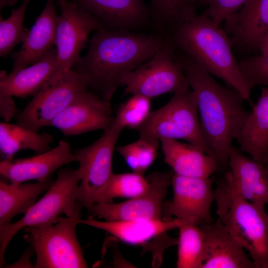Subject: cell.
Here are the masks:
<instances>
[{"label": "cell", "mask_w": 268, "mask_h": 268, "mask_svg": "<svg viewBox=\"0 0 268 268\" xmlns=\"http://www.w3.org/2000/svg\"><path fill=\"white\" fill-rule=\"evenodd\" d=\"M239 67L251 89L258 85L268 87V52L242 60Z\"/></svg>", "instance_id": "33"}, {"label": "cell", "mask_w": 268, "mask_h": 268, "mask_svg": "<svg viewBox=\"0 0 268 268\" xmlns=\"http://www.w3.org/2000/svg\"><path fill=\"white\" fill-rule=\"evenodd\" d=\"M261 54L268 52V31L262 39L259 47Z\"/></svg>", "instance_id": "37"}, {"label": "cell", "mask_w": 268, "mask_h": 268, "mask_svg": "<svg viewBox=\"0 0 268 268\" xmlns=\"http://www.w3.org/2000/svg\"><path fill=\"white\" fill-rule=\"evenodd\" d=\"M160 144L165 162L174 174L189 177L208 178L218 170L214 156L190 143L162 139Z\"/></svg>", "instance_id": "23"}, {"label": "cell", "mask_w": 268, "mask_h": 268, "mask_svg": "<svg viewBox=\"0 0 268 268\" xmlns=\"http://www.w3.org/2000/svg\"><path fill=\"white\" fill-rule=\"evenodd\" d=\"M224 22L233 48L243 52L259 49L268 31V0H247Z\"/></svg>", "instance_id": "17"}, {"label": "cell", "mask_w": 268, "mask_h": 268, "mask_svg": "<svg viewBox=\"0 0 268 268\" xmlns=\"http://www.w3.org/2000/svg\"><path fill=\"white\" fill-rule=\"evenodd\" d=\"M79 73L70 69L47 82L16 117V124L38 132L51 122L80 94L88 90Z\"/></svg>", "instance_id": "10"}, {"label": "cell", "mask_w": 268, "mask_h": 268, "mask_svg": "<svg viewBox=\"0 0 268 268\" xmlns=\"http://www.w3.org/2000/svg\"><path fill=\"white\" fill-rule=\"evenodd\" d=\"M160 141L139 137L132 143L116 147L133 172L144 175L155 161Z\"/></svg>", "instance_id": "30"}, {"label": "cell", "mask_w": 268, "mask_h": 268, "mask_svg": "<svg viewBox=\"0 0 268 268\" xmlns=\"http://www.w3.org/2000/svg\"><path fill=\"white\" fill-rule=\"evenodd\" d=\"M34 252L33 248L30 247L29 249H27L21 258L18 261L15 262L11 265H9V267L10 268H34V265H32L30 261L31 256Z\"/></svg>", "instance_id": "36"}, {"label": "cell", "mask_w": 268, "mask_h": 268, "mask_svg": "<svg viewBox=\"0 0 268 268\" xmlns=\"http://www.w3.org/2000/svg\"><path fill=\"white\" fill-rule=\"evenodd\" d=\"M17 0H0V9L7 6H12L17 1Z\"/></svg>", "instance_id": "38"}, {"label": "cell", "mask_w": 268, "mask_h": 268, "mask_svg": "<svg viewBox=\"0 0 268 268\" xmlns=\"http://www.w3.org/2000/svg\"><path fill=\"white\" fill-rule=\"evenodd\" d=\"M149 187V182L144 175L134 172L114 173L95 203H111L116 198H133L144 194Z\"/></svg>", "instance_id": "29"}, {"label": "cell", "mask_w": 268, "mask_h": 268, "mask_svg": "<svg viewBox=\"0 0 268 268\" xmlns=\"http://www.w3.org/2000/svg\"><path fill=\"white\" fill-rule=\"evenodd\" d=\"M55 3L56 0H46L42 12L31 29L26 31L20 49L10 54L13 61L11 73L38 62L55 46L59 18Z\"/></svg>", "instance_id": "19"}, {"label": "cell", "mask_w": 268, "mask_h": 268, "mask_svg": "<svg viewBox=\"0 0 268 268\" xmlns=\"http://www.w3.org/2000/svg\"><path fill=\"white\" fill-rule=\"evenodd\" d=\"M175 49L226 82L250 102L251 89L232 53L230 37L203 13L172 26L165 34Z\"/></svg>", "instance_id": "3"}, {"label": "cell", "mask_w": 268, "mask_h": 268, "mask_svg": "<svg viewBox=\"0 0 268 268\" xmlns=\"http://www.w3.org/2000/svg\"><path fill=\"white\" fill-rule=\"evenodd\" d=\"M266 165V167L267 170H268V164H266V165Z\"/></svg>", "instance_id": "39"}, {"label": "cell", "mask_w": 268, "mask_h": 268, "mask_svg": "<svg viewBox=\"0 0 268 268\" xmlns=\"http://www.w3.org/2000/svg\"><path fill=\"white\" fill-rule=\"evenodd\" d=\"M235 139L243 153L268 164V87L263 86L257 103Z\"/></svg>", "instance_id": "24"}, {"label": "cell", "mask_w": 268, "mask_h": 268, "mask_svg": "<svg viewBox=\"0 0 268 268\" xmlns=\"http://www.w3.org/2000/svg\"><path fill=\"white\" fill-rule=\"evenodd\" d=\"M247 0H187L188 4L194 6H205L204 14L215 23L220 24L237 11Z\"/></svg>", "instance_id": "34"}, {"label": "cell", "mask_w": 268, "mask_h": 268, "mask_svg": "<svg viewBox=\"0 0 268 268\" xmlns=\"http://www.w3.org/2000/svg\"><path fill=\"white\" fill-rule=\"evenodd\" d=\"M107 29L140 31L151 23L149 6L143 0H69Z\"/></svg>", "instance_id": "15"}, {"label": "cell", "mask_w": 268, "mask_h": 268, "mask_svg": "<svg viewBox=\"0 0 268 268\" xmlns=\"http://www.w3.org/2000/svg\"><path fill=\"white\" fill-rule=\"evenodd\" d=\"M74 162L77 158L70 144L62 140L55 147L35 156L2 160L0 174L14 185L33 180L41 182L59 168Z\"/></svg>", "instance_id": "16"}, {"label": "cell", "mask_w": 268, "mask_h": 268, "mask_svg": "<svg viewBox=\"0 0 268 268\" xmlns=\"http://www.w3.org/2000/svg\"><path fill=\"white\" fill-rule=\"evenodd\" d=\"M176 53L197 97L204 142L217 160L218 170H226L233 140L250 114L244 106L245 99L234 89L218 83L188 56L178 50Z\"/></svg>", "instance_id": "2"}, {"label": "cell", "mask_w": 268, "mask_h": 268, "mask_svg": "<svg viewBox=\"0 0 268 268\" xmlns=\"http://www.w3.org/2000/svg\"><path fill=\"white\" fill-rule=\"evenodd\" d=\"M51 175L43 181L14 185L0 181V225L11 222L16 215L25 214L38 197L51 186Z\"/></svg>", "instance_id": "25"}, {"label": "cell", "mask_w": 268, "mask_h": 268, "mask_svg": "<svg viewBox=\"0 0 268 268\" xmlns=\"http://www.w3.org/2000/svg\"><path fill=\"white\" fill-rule=\"evenodd\" d=\"M53 136L46 133L39 134L9 122L0 123V152L4 159L13 158L14 154L23 150H31L37 154L52 148Z\"/></svg>", "instance_id": "26"}, {"label": "cell", "mask_w": 268, "mask_h": 268, "mask_svg": "<svg viewBox=\"0 0 268 268\" xmlns=\"http://www.w3.org/2000/svg\"><path fill=\"white\" fill-rule=\"evenodd\" d=\"M111 103L90 90L73 100L51 123L66 136L105 130L113 123Z\"/></svg>", "instance_id": "14"}, {"label": "cell", "mask_w": 268, "mask_h": 268, "mask_svg": "<svg viewBox=\"0 0 268 268\" xmlns=\"http://www.w3.org/2000/svg\"><path fill=\"white\" fill-rule=\"evenodd\" d=\"M177 268H201L204 237L200 225L188 222L179 228Z\"/></svg>", "instance_id": "27"}, {"label": "cell", "mask_w": 268, "mask_h": 268, "mask_svg": "<svg viewBox=\"0 0 268 268\" xmlns=\"http://www.w3.org/2000/svg\"><path fill=\"white\" fill-rule=\"evenodd\" d=\"M120 86L125 95L139 94L151 99L190 87L175 48L166 36L148 60L122 76Z\"/></svg>", "instance_id": "8"}, {"label": "cell", "mask_w": 268, "mask_h": 268, "mask_svg": "<svg viewBox=\"0 0 268 268\" xmlns=\"http://www.w3.org/2000/svg\"><path fill=\"white\" fill-rule=\"evenodd\" d=\"M165 35L127 30H96L88 51L71 69L82 75L89 90L108 101L122 76L148 60L164 44Z\"/></svg>", "instance_id": "1"}, {"label": "cell", "mask_w": 268, "mask_h": 268, "mask_svg": "<svg viewBox=\"0 0 268 268\" xmlns=\"http://www.w3.org/2000/svg\"><path fill=\"white\" fill-rule=\"evenodd\" d=\"M199 114L194 92L190 87L180 90L165 105L151 111L137 130L139 137L159 141L183 139L212 155L201 134Z\"/></svg>", "instance_id": "6"}, {"label": "cell", "mask_w": 268, "mask_h": 268, "mask_svg": "<svg viewBox=\"0 0 268 268\" xmlns=\"http://www.w3.org/2000/svg\"><path fill=\"white\" fill-rule=\"evenodd\" d=\"M174 174L172 170L152 172L146 177L149 187L144 194L119 203H95L90 218L106 221L148 220L162 219V208Z\"/></svg>", "instance_id": "12"}, {"label": "cell", "mask_w": 268, "mask_h": 268, "mask_svg": "<svg viewBox=\"0 0 268 268\" xmlns=\"http://www.w3.org/2000/svg\"><path fill=\"white\" fill-rule=\"evenodd\" d=\"M31 0H23L17 8H13L6 19L0 16V56H7L16 45L22 43L26 31L23 21L27 7Z\"/></svg>", "instance_id": "31"}, {"label": "cell", "mask_w": 268, "mask_h": 268, "mask_svg": "<svg viewBox=\"0 0 268 268\" xmlns=\"http://www.w3.org/2000/svg\"><path fill=\"white\" fill-rule=\"evenodd\" d=\"M213 179L180 176L174 174L171 185L172 200L163 203L162 219L173 216L201 225L213 221L211 207L214 201Z\"/></svg>", "instance_id": "13"}, {"label": "cell", "mask_w": 268, "mask_h": 268, "mask_svg": "<svg viewBox=\"0 0 268 268\" xmlns=\"http://www.w3.org/2000/svg\"><path fill=\"white\" fill-rule=\"evenodd\" d=\"M123 130L114 120L96 141L87 146L73 150L82 171V177L76 189V200L89 213L114 174L113 153Z\"/></svg>", "instance_id": "9"}, {"label": "cell", "mask_w": 268, "mask_h": 268, "mask_svg": "<svg viewBox=\"0 0 268 268\" xmlns=\"http://www.w3.org/2000/svg\"><path fill=\"white\" fill-rule=\"evenodd\" d=\"M151 98L134 94L119 107L114 121L123 129L137 130L145 122L151 110Z\"/></svg>", "instance_id": "32"}, {"label": "cell", "mask_w": 268, "mask_h": 268, "mask_svg": "<svg viewBox=\"0 0 268 268\" xmlns=\"http://www.w3.org/2000/svg\"><path fill=\"white\" fill-rule=\"evenodd\" d=\"M151 23L157 32L165 34L173 25L196 13L187 0H150Z\"/></svg>", "instance_id": "28"}, {"label": "cell", "mask_w": 268, "mask_h": 268, "mask_svg": "<svg viewBox=\"0 0 268 268\" xmlns=\"http://www.w3.org/2000/svg\"><path fill=\"white\" fill-rule=\"evenodd\" d=\"M77 221L62 217L55 223L23 229L24 239L36 255L35 268L88 267L76 234Z\"/></svg>", "instance_id": "7"}, {"label": "cell", "mask_w": 268, "mask_h": 268, "mask_svg": "<svg viewBox=\"0 0 268 268\" xmlns=\"http://www.w3.org/2000/svg\"><path fill=\"white\" fill-rule=\"evenodd\" d=\"M200 226L204 237L201 268H256L244 248L218 218Z\"/></svg>", "instance_id": "18"}, {"label": "cell", "mask_w": 268, "mask_h": 268, "mask_svg": "<svg viewBox=\"0 0 268 268\" xmlns=\"http://www.w3.org/2000/svg\"><path fill=\"white\" fill-rule=\"evenodd\" d=\"M82 171L64 168L57 172V178L46 194L36 202L17 221L0 225V267L5 264L4 254L13 237L21 229L29 226L58 221L60 215L76 219H81L82 205L76 200L77 186L82 178Z\"/></svg>", "instance_id": "5"}, {"label": "cell", "mask_w": 268, "mask_h": 268, "mask_svg": "<svg viewBox=\"0 0 268 268\" xmlns=\"http://www.w3.org/2000/svg\"><path fill=\"white\" fill-rule=\"evenodd\" d=\"M216 213L227 231L247 250L256 268H268V213L262 202L242 197L225 172L214 190Z\"/></svg>", "instance_id": "4"}, {"label": "cell", "mask_w": 268, "mask_h": 268, "mask_svg": "<svg viewBox=\"0 0 268 268\" xmlns=\"http://www.w3.org/2000/svg\"><path fill=\"white\" fill-rule=\"evenodd\" d=\"M228 169L225 172L240 196L250 201L268 204V170L264 164L232 146Z\"/></svg>", "instance_id": "21"}, {"label": "cell", "mask_w": 268, "mask_h": 268, "mask_svg": "<svg viewBox=\"0 0 268 268\" xmlns=\"http://www.w3.org/2000/svg\"><path fill=\"white\" fill-rule=\"evenodd\" d=\"M56 3L61 10L55 42L57 65L55 74L49 82L56 80L72 68L81 58L90 32L103 27L93 15L69 0H56Z\"/></svg>", "instance_id": "11"}, {"label": "cell", "mask_w": 268, "mask_h": 268, "mask_svg": "<svg viewBox=\"0 0 268 268\" xmlns=\"http://www.w3.org/2000/svg\"><path fill=\"white\" fill-rule=\"evenodd\" d=\"M57 51L52 47L38 62L16 72L7 74L1 70L0 95L22 98L34 96L54 76Z\"/></svg>", "instance_id": "22"}, {"label": "cell", "mask_w": 268, "mask_h": 268, "mask_svg": "<svg viewBox=\"0 0 268 268\" xmlns=\"http://www.w3.org/2000/svg\"><path fill=\"white\" fill-rule=\"evenodd\" d=\"M83 224L106 231L125 243L142 246L145 251H149L154 243L167 234L169 230L179 228L192 221L175 218L168 220L99 221L90 218L78 220ZM160 242V241H159Z\"/></svg>", "instance_id": "20"}, {"label": "cell", "mask_w": 268, "mask_h": 268, "mask_svg": "<svg viewBox=\"0 0 268 268\" xmlns=\"http://www.w3.org/2000/svg\"><path fill=\"white\" fill-rule=\"evenodd\" d=\"M12 97L0 95V116L5 122H9L17 114L16 105Z\"/></svg>", "instance_id": "35"}]
</instances>
